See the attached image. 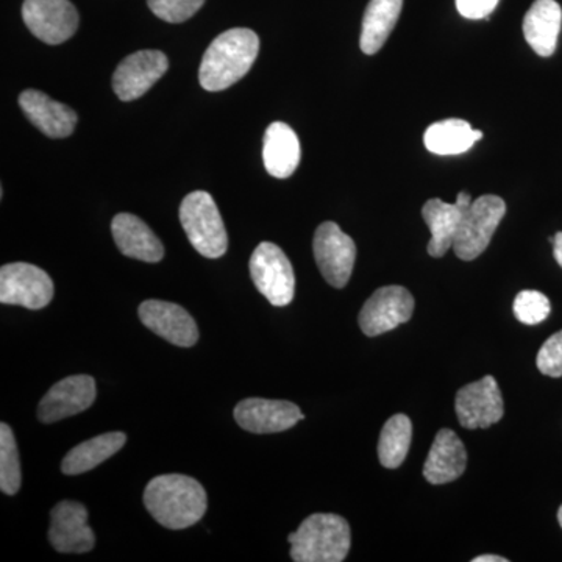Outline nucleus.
I'll use <instances>...</instances> for the list:
<instances>
[{"label": "nucleus", "mask_w": 562, "mask_h": 562, "mask_svg": "<svg viewBox=\"0 0 562 562\" xmlns=\"http://www.w3.org/2000/svg\"><path fill=\"white\" fill-rule=\"evenodd\" d=\"M144 506L169 530H184L201 522L209 509V497L198 480L181 473L155 476L144 491Z\"/></svg>", "instance_id": "f257e3e1"}, {"label": "nucleus", "mask_w": 562, "mask_h": 562, "mask_svg": "<svg viewBox=\"0 0 562 562\" xmlns=\"http://www.w3.org/2000/svg\"><path fill=\"white\" fill-rule=\"evenodd\" d=\"M260 52V38L250 29H231L210 44L199 69L203 90H227L244 79Z\"/></svg>", "instance_id": "f03ea898"}, {"label": "nucleus", "mask_w": 562, "mask_h": 562, "mask_svg": "<svg viewBox=\"0 0 562 562\" xmlns=\"http://www.w3.org/2000/svg\"><path fill=\"white\" fill-rule=\"evenodd\" d=\"M295 562H342L349 554V524L336 514H313L288 536Z\"/></svg>", "instance_id": "7ed1b4c3"}, {"label": "nucleus", "mask_w": 562, "mask_h": 562, "mask_svg": "<svg viewBox=\"0 0 562 562\" xmlns=\"http://www.w3.org/2000/svg\"><path fill=\"white\" fill-rule=\"evenodd\" d=\"M180 222L184 233L202 257L221 258L228 249L225 231L216 202L206 191H194L180 205Z\"/></svg>", "instance_id": "20e7f679"}, {"label": "nucleus", "mask_w": 562, "mask_h": 562, "mask_svg": "<svg viewBox=\"0 0 562 562\" xmlns=\"http://www.w3.org/2000/svg\"><path fill=\"white\" fill-rule=\"evenodd\" d=\"M506 214V203L494 194L482 195L472 202L462 216L453 251L462 261L479 258L491 244L492 236Z\"/></svg>", "instance_id": "39448f33"}, {"label": "nucleus", "mask_w": 562, "mask_h": 562, "mask_svg": "<svg viewBox=\"0 0 562 562\" xmlns=\"http://www.w3.org/2000/svg\"><path fill=\"white\" fill-rule=\"evenodd\" d=\"M249 269L255 286L271 305L286 306L294 301V269L277 244L261 243L251 254Z\"/></svg>", "instance_id": "423d86ee"}, {"label": "nucleus", "mask_w": 562, "mask_h": 562, "mask_svg": "<svg viewBox=\"0 0 562 562\" xmlns=\"http://www.w3.org/2000/svg\"><path fill=\"white\" fill-rule=\"evenodd\" d=\"M49 273L29 262H11L0 269V302L3 305L43 310L54 299Z\"/></svg>", "instance_id": "0eeeda50"}, {"label": "nucleus", "mask_w": 562, "mask_h": 562, "mask_svg": "<svg viewBox=\"0 0 562 562\" xmlns=\"http://www.w3.org/2000/svg\"><path fill=\"white\" fill-rule=\"evenodd\" d=\"M314 258L324 279L333 288H346L357 260V246L335 222H324L314 235Z\"/></svg>", "instance_id": "6e6552de"}, {"label": "nucleus", "mask_w": 562, "mask_h": 562, "mask_svg": "<svg viewBox=\"0 0 562 562\" xmlns=\"http://www.w3.org/2000/svg\"><path fill=\"white\" fill-rule=\"evenodd\" d=\"M22 20L43 43L61 44L79 29V13L69 0H24Z\"/></svg>", "instance_id": "1a4fd4ad"}, {"label": "nucleus", "mask_w": 562, "mask_h": 562, "mask_svg": "<svg viewBox=\"0 0 562 562\" xmlns=\"http://www.w3.org/2000/svg\"><path fill=\"white\" fill-rule=\"evenodd\" d=\"M414 313L412 292L403 286H384L376 290L362 306L360 327L366 336H379L406 324Z\"/></svg>", "instance_id": "9d476101"}, {"label": "nucleus", "mask_w": 562, "mask_h": 562, "mask_svg": "<svg viewBox=\"0 0 562 562\" xmlns=\"http://www.w3.org/2000/svg\"><path fill=\"white\" fill-rule=\"evenodd\" d=\"M458 420L464 428H490L505 414L501 387L494 376H483L479 382L461 387L454 402Z\"/></svg>", "instance_id": "9b49d317"}, {"label": "nucleus", "mask_w": 562, "mask_h": 562, "mask_svg": "<svg viewBox=\"0 0 562 562\" xmlns=\"http://www.w3.org/2000/svg\"><path fill=\"white\" fill-rule=\"evenodd\" d=\"M169 68L160 50H139L128 55L113 74V90L124 102L136 101L157 83Z\"/></svg>", "instance_id": "f8f14e48"}, {"label": "nucleus", "mask_w": 562, "mask_h": 562, "mask_svg": "<svg viewBox=\"0 0 562 562\" xmlns=\"http://www.w3.org/2000/svg\"><path fill=\"white\" fill-rule=\"evenodd\" d=\"M47 538L58 553L91 552L95 546V536L88 525L87 508L72 501L58 503L50 512Z\"/></svg>", "instance_id": "ddd939ff"}, {"label": "nucleus", "mask_w": 562, "mask_h": 562, "mask_svg": "<svg viewBox=\"0 0 562 562\" xmlns=\"http://www.w3.org/2000/svg\"><path fill=\"white\" fill-rule=\"evenodd\" d=\"M233 414L239 427L255 435L286 431L305 419L295 403L268 398H246L236 405Z\"/></svg>", "instance_id": "4468645a"}, {"label": "nucleus", "mask_w": 562, "mask_h": 562, "mask_svg": "<svg viewBox=\"0 0 562 562\" xmlns=\"http://www.w3.org/2000/svg\"><path fill=\"white\" fill-rule=\"evenodd\" d=\"M95 382L90 375H72L50 387L38 406L43 424L66 419L87 412L95 401Z\"/></svg>", "instance_id": "2eb2a0df"}, {"label": "nucleus", "mask_w": 562, "mask_h": 562, "mask_svg": "<svg viewBox=\"0 0 562 562\" xmlns=\"http://www.w3.org/2000/svg\"><path fill=\"white\" fill-rule=\"evenodd\" d=\"M139 319L144 327L177 347H192L199 341V328L190 313L171 302L140 303Z\"/></svg>", "instance_id": "dca6fc26"}, {"label": "nucleus", "mask_w": 562, "mask_h": 562, "mask_svg": "<svg viewBox=\"0 0 562 562\" xmlns=\"http://www.w3.org/2000/svg\"><path fill=\"white\" fill-rule=\"evenodd\" d=\"M471 194L461 191L457 203L442 202L441 199H430L422 209V217L431 233L428 243V254L432 258H441L453 247L465 210L472 205Z\"/></svg>", "instance_id": "f3484780"}, {"label": "nucleus", "mask_w": 562, "mask_h": 562, "mask_svg": "<svg viewBox=\"0 0 562 562\" xmlns=\"http://www.w3.org/2000/svg\"><path fill=\"white\" fill-rule=\"evenodd\" d=\"M20 106L27 120L49 138L60 139L72 135L79 120L76 111L68 105L36 90L22 92Z\"/></svg>", "instance_id": "a211bd4d"}, {"label": "nucleus", "mask_w": 562, "mask_h": 562, "mask_svg": "<svg viewBox=\"0 0 562 562\" xmlns=\"http://www.w3.org/2000/svg\"><path fill=\"white\" fill-rule=\"evenodd\" d=\"M111 233L117 249L128 258L158 262L165 257V247L146 222L131 213H121L111 221Z\"/></svg>", "instance_id": "6ab92c4d"}, {"label": "nucleus", "mask_w": 562, "mask_h": 562, "mask_svg": "<svg viewBox=\"0 0 562 562\" xmlns=\"http://www.w3.org/2000/svg\"><path fill=\"white\" fill-rule=\"evenodd\" d=\"M468 468V452L457 432L442 428L424 464V476L431 484H447L460 479Z\"/></svg>", "instance_id": "aec40b11"}, {"label": "nucleus", "mask_w": 562, "mask_h": 562, "mask_svg": "<svg viewBox=\"0 0 562 562\" xmlns=\"http://www.w3.org/2000/svg\"><path fill=\"white\" fill-rule=\"evenodd\" d=\"M562 10L557 0H536L525 14L524 35L539 57H552L557 50Z\"/></svg>", "instance_id": "412c9836"}, {"label": "nucleus", "mask_w": 562, "mask_h": 562, "mask_svg": "<svg viewBox=\"0 0 562 562\" xmlns=\"http://www.w3.org/2000/svg\"><path fill=\"white\" fill-rule=\"evenodd\" d=\"M262 161L266 171L276 179H288L301 162L299 136L284 122H272L265 133Z\"/></svg>", "instance_id": "4be33fe9"}, {"label": "nucleus", "mask_w": 562, "mask_h": 562, "mask_svg": "<svg viewBox=\"0 0 562 562\" xmlns=\"http://www.w3.org/2000/svg\"><path fill=\"white\" fill-rule=\"evenodd\" d=\"M125 442H127V436L121 431L105 432V435L95 436L90 441L81 442L66 454L61 462V472L65 475H80V473L90 472L120 452Z\"/></svg>", "instance_id": "5701e85b"}, {"label": "nucleus", "mask_w": 562, "mask_h": 562, "mask_svg": "<svg viewBox=\"0 0 562 562\" xmlns=\"http://www.w3.org/2000/svg\"><path fill=\"white\" fill-rule=\"evenodd\" d=\"M403 0H371L362 18V31L360 38L361 50L366 55H375L382 49L384 43L398 18H401Z\"/></svg>", "instance_id": "b1692460"}, {"label": "nucleus", "mask_w": 562, "mask_h": 562, "mask_svg": "<svg viewBox=\"0 0 562 562\" xmlns=\"http://www.w3.org/2000/svg\"><path fill=\"white\" fill-rule=\"evenodd\" d=\"M483 132L475 131L469 122L446 120L435 122L424 135L425 147L436 155H461L472 149Z\"/></svg>", "instance_id": "393cba45"}, {"label": "nucleus", "mask_w": 562, "mask_h": 562, "mask_svg": "<svg viewBox=\"0 0 562 562\" xmlns=\"http://www.w3.org/2000/svg\"><path fill=\"white\" fill-rule=\"evenodd\" d=\"M413 425L405 414H395L380 432L379 460L383 468H401L412 446Z\"/></svg>", "instance_id": "a878e982"}, {"label": "nucleus", "mask_w": 562, "mask_h": 562, "mask_svg": "<svg viewBox=\"0 0 562 562\" xmlns=\"http://www.w3.org/2000/svg\"><path fill=\"white\" fill-rule=\"evenodd\" d=\"M21 462L13 430L5 422L0 424V490L14 495L21 490Z\"/></svg>", "instance_id": "bb28decb"}, {"label": "nucleus", "mask_w": 562, "mask_h": 562, "mask_svg": "<svg viewBox=\"0 0 562 562\" xmlns=\"http://www.w3.org/2000/svg\"><path fill=\"white\" fill-rule=\"evenodd\" d=\"M514 314L525 325H538L552 312L550 301L539 291H522L514 299Z\"/></svg>", "instance_id": "cd10ccee"}, {"label": "nucleus", "mask_w": 562, "mask_h": 562, "mask_svg": "<svg viewBox=\"0 0 562 562\" xmlns=\"http://www.w3.org/2000/svg\"><path fill=\"white\" fill-rule=\"evenodd\" d=\"M203 3L205 0H147L151 13L171 24L190 20L202 9Z\"/></svg>", "instance_id": "c85d7f7f"}, {"label": "nucleus", "mask_w": 562, "mask_h": 562, "mask_svg": "<svg viewBox=\"0 0 562 562\" xmlns=\"http://www.w3.org/2000/svg\"><path fill=\"white\" fill-rule=\"evenodd\" d=\"M539 371L543 375L560 379L562 376V330L550 336L536 358Z\"/></svg>", "instance_id": "c756f323"}, {"label": "nucleus", "mask_w": 562, "mask_h": 562, "mask_svg": "<svg viewBox=\"0 0 562 562\" xmlns=\"http://www.w3.org/2000/svg\"><path fill=\"white\" fill-rule=\"evenodd\" d=\"M498 0H457V10L465 20H486L497 9Z\"/></svg>", "instance_id": "7c9ffc66"}, {"label": "nucleus", "mask_w": 562, "mask_h": 562, "mask_svg": "<svg viewBox=\"0 0 562 562\" xmlns=\"http://www.w3.org/2000/svg\"><path fill=\"white\" fill-rule=\"evenodd\" d=\"M549 241L553 244L554 260H557L558 265L562 268V232H558Z\"/></svg>", "instance_id": "2f4dec72"}, {"label": "nucleus", "mask_w": 562, "mask_h": 562, "mask_svg": "<svg viewBox=\"0 0 562 562\" xmlns=\"http://www.w3.org/2000/svg\"><path fill=\"white\" fill-rule=\"evenodd\" d=\"M473 562H508V560L497 557V554H482V557L473 558Z\"/></svg>", "instance_id": "473e14b6"}, {"label": "nucleus", "mask_w": 562, "mask_h": 562, "mask_svg": "<svg viewBox=\"0 0 562 562\" xmlns=\"http://www.w3.org/2000/svg\"><path fill=\"white\" fill-rule=\"evenodd\" d=\"M558 522H560L561 528H562V505H561L560 512H558Z\"/></svg>", "instance_id": "72a5a7b5"}]
</instances>
